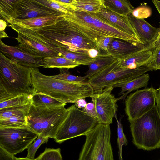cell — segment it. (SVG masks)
I'll return each mask as SVG.
<instances>
[{
  "label": "cell",
  "instance_id": "19",
  "mask_svg": "<svg viewBox=\"0 0 160 160\" xmlns=\"http://www.w3.org/2000/svg\"><path fill=\"white\" fill-rule=\"evenodd\" d=\"M64 15L41 17L23 20L10 19L7 23L28 28H38L54 24L62 18Z\"/></svg>",
  "mask_w": 160,
  "mask_h": 160
},
{
  "label": "cell",
  "instance_id": "34",
  "mask_svg": "<svg viewBox=\"0 0 160 160\" xmlns=\"http://www.w3.org/2000/svg\"><path fill=\"white\" fill-rule=\"evenodd\" d=\"M63 69L60 68V73L59 74L52 76L55 78L70 82H86L87 77L86 76H81L72 75L65 72Z\"/></svg>",
  "mask_w": 160,
  "mask_h": 160
},
{
  "label": "cell",
  "instance_id": "15",
  "mask_svg": "<svg viewBox=\"0 0 160 160\" xmlns=\"http://www.w3.org/2000/svg\"><path fill=\"white\" fill-rule=\"evenodd\" d=\"M0 52L10 59H13L23 66L36 68L43 66V58L36 57L25 52L17 46H11L4 43L0 39Z\"/></svg>",
  "mask_w": 160,
  "mask_h": 160
},
{
  "label": "cell",
  "instance_id": "38",
  "mask_svg": "<svg viewBox=\"0 0 160 160\" xmlns=\"http://www.w3.org/2000/svg\"><path fill=\"white\" fill-rule=\"evenodd\" d=\"M145 66L149 68L151 71L160 70V48L153 53L151 59Z\"/></svg>",
  "mask_w": 160,
  "mask_h": 160
},
{
  "label": "cell",
  "instance_id": "30",
  "mask_svg": "<svg viewBox=\"0 0 160 160\" xmlns=\"http://www.w3.org/2000/svg\"><path fill=\"white\" fill-rule=\"evenodd\" d=\"M18 0H0V17L7 23L9 17L14 11L15 5Z\"/></svg>",
  "mask_w": 160,
  "mask_h": 160
},
{
  "label": "cell",
  "instance_id": "32",
  "mask_svg": "<svg viewBox=\"0 0 160 160\" xmlns=\"http://www.w3.org/2000/svg\"><path fill=\"white\" fill-rule=\"evenodd\" d=\"M40 2L52 8L66 14L73 12L72 8L68 7L58 1L57 0H38Z\"/></svg>",
  "mask_w": 160,
  "mask_h": 160
},
{
  "label": "cell",
  "instance_id": "31",
  "mask_svg": "<svg viewBox=\"0 0 160 160\" xmlns=\"http://www.w3.org/2000/svg\"><path fill=\"white\" fill-rule=\"evenodd\" d=\"M36 159L37 160H63L60 148H46Z\"/></svg>",
  "mask_w": 160,
  "mask_h": 160
},
{
  "label": "cell",
  "instance_id": "43",
  "mask_svg": "<svg viewBox=\"0 0 160 160\" xmlns=\"http://www.w3.org/2000/svg\"><path fill=\"white\" fill-rule=\"evenodd\" d=\"M156 102V105L160 116V86L158 89H157V95Z\"/></svg>",
  "mask_w": 160,
  "mask_h": 160
},
{
  "label": "cell",
  "instance_id": "44",
  "mask_svg": "<svg viewBox=\"0 0 160 160\" xmlns=\"http://www.w3.org/2000/svg\"><path fill=\"white\" fill-rule=\"evenodd\" d=\"M7 26V23L4 20L0 19V31H5V29Z\"/></svg>",
  "mask_w": 160,
  "mask_h": 160
},
{
  "label": "cell",
  "instance_id": "8",
  "mask_svg": "<svg viewBox=\"0 0 160 160\" xmlns=\"http://www.w3.org/2000/svg\"><path fill=\"white\" fill-rule=\"evenodd\" d=\"M68 109V115L54 138L60 144L69 139L85 135L98 123L97 119L89 116L74 105Z\"/></svg>",
  "mask_w": 160,
  "mask_h": 160
},
{
  "label": "cell",
  "instance_id": "28",
  "mask_svg": "<svg viewBox=\"0 0 160 160\" xmlns=\"http://www.w3.org/2000/svg\"><path fill=\"white\" fill-rule=\"evenodd\" d=\"M32 96L21 94L12 98L0 102V109L4 108L17 107L32 103Z\"/></svg>",
  "mask_w": 160,
  "mask_h": 160
},
{
  "label": "cell",
  "instance_id": "14",
  "mask_svg": "<svg viewBox=\"0 0 160 160\" xmlns=\"http://www.w3.org/2000/svg\"><path fill=\"white\" fill-rule=\"evenodd\" d=\"M95 14L104 22L138 38L128 16L117 14L107 8L104 5Z\"/></svg>",
  "mask_w": 160,
  "mask_h": 160
},
{
  "label": "cell",
  "instance_id": "40",
  "mask_svg": "<svg viewBox=\"0 0 160 160\" xmlns=\"http://www.w3.org/2000/svg\"><path fill=\"white\" fill-rule=\"evenodd\" d=\"M0 160H17V157L0 147Z\"/></svg>",
  "mask_w": 160,
  "mask_h": 160
},
{
  "label": "cell",
  "instance_id": "6",
  "mask_svg": "<svg viewBox=\"0 0 160 160\" xmlns=\"http://www.w3.org/2000/svg\"><path fill=\"white\" fill-rule=\"evenodd\" d=\"M119 62L116 59L103 70L88 78L87 81L92 87L94 93H100L107 87H119L151 71L145 65L135 68H119L117 66Z\"/></svg>",
  "mask_w": 160,
  "mask_h": 160
},
{
  "label": "cell",
  "instance_id": "21",
  "mask_svg": "<svg viewBox=\"0 0 160 160\" xmlns=\"http://www.w3.org/2000/svg\"><path fill=\"white\" fill-rule=\"evenodd\" d=\"M149 79V74L145 73L123 84L119 87L121 88V90L119 95L123 94L122 97L124 98L130 92L142 87H146L148 84Z\"/></svg>",
  "mask_w": 160,
  "mask_h": 160
},
{
  "label": "cell",
  "instance_id": "45",
  "mask_svg": "<svg viewBox=\"0 0 160 160\" xmlns=\"http://www.w3.org/2000/svg\"><path fill=\"white\" fill-rule=\"evenodd\" d=\"M152 2L160 15V1L157 0H153Z\"/></svg>",
  "mask_w": 160,
  "mask_h": 160
},
{
  "label": "cell",
  "instance_id": "22",
  "mask_svg": "<svg viewBox=\"0 0 160 160\" xmlns=\"http://www.w3.org/2000/svg\"><path fill=\"white\" fill-rule=\"evenodd\" d=\"M104 5L110 10L123 15L128 16L134 8L129 1L127 0H104Z\"/></svg>",
  "mask_w": 160,
  "mask_h": 160
},
{
  "label": "cell",
  "instance_id": "10",
  "mask_svg": "<svg viewBox=\"0 0 160 160\" xmlns=\"http://www.w3.org/2000/svg\"><path fill=\"white\" fill-rule=\"evenodd\" d=\"M157 90L153 87L137 90L125 99V110L129 121L140 117L156 105Z\"/></svg>",
  "mask_w": 160,
  "mask_h": 160
},
{
  "label": "cell",
  "instance_id": "17",
  "mask_svg": "<svg viewBox=\"0 0 160 160\" xmlns=\"http://www.w3.org/2000/svg\"><path fill=\"white\" fill-rule=\"evenodd\" d=\"M138 38L144 44H150L156 37L158 28H156L144 19L133 16L131 13L128 15Z\"/></svg>",
  "mask_w": 160,
  "mask_h": 160
},
{
  "label": "cell",
  "instance_id": "11",
  "mask_svg": "<svg viewBox=\"0 0 160 160\" xmlns=\"http://www.w3.org/2000/svg\"><path fill=\"white\" fill-rule=\"evenodd\" d=\"M64 14L40 2L38 0H18L14 11L10 16L8 21L10 19L23 20Z\"/></svg>",
  "mask_w": 160,
  "mask_h": 160
},
{
  "label": "cell",
  "instance_id": "4",
  "mask_svg": "<svg viewBox=\"0 0 160 160\" xmlns=\"http://www.w3.org/2000/svg\"><path fill=\"white\" fill-rule=\"evenodd\" d=\"M129 122L133 142L138 148L149 151L160 148V116L156 105Z\"/></svg>",
  "mask_w": 160,
  "mask_h": 160
},
{
  "label": "cell",
  "instance_id": "7",
  "mask_svg": "<svg viewBox=\"0 0 160 160\" xmlns=\"http://www.w3.org/2000/svg\"><path fill=\"white\" fill-rule=\"evenodd\" d=\"M90 13L78 21L77 28L92 41L96 42L102 37H109L131 43L144 44L138 38L101 20L95 13Z\"/></svg>",
  "mask_w": 160,
  "mask_h": 160
},
{
  "label": "cell",
  "instance_id": "9",
  "mask_svg": "<svg viewBox=\"0 0 160 160\" xmlns=\"http://www.w3.org/2000/svg\"><path fill=\"white\" fill-rule=\"evenodd\" d=\"M38 135L28 127L0 128V147L14 155L27 149Z\"/></svg>",
  "mask_w": 160,
  "mask_h": 160
},
{
  "label": "cell",
  "instance_id": "3",
  "mask_svg": "<svg viewBox=\"0 0 160 160\" xmlns=\"http://www.w3.org/2000/svg\"><path fill=\"white\" fill-rule=\"evenodd\" d=\"M65 106L45 107L32 104L26 117L28 127L38 136L54 139L68 114Z\"/></svg>",
  "mask_w": 160,
  "mask_h": 160
},
{
  "label": "cell",
  "instance_id": "37",
  "mask_svg": "<svg viewBox=\"0 0 160 160\" xmlns=\"http://www.w3.org/2000/svg\"><path fill=\"white\" fill-rule=\"evenodd\" d=\"M131 13L136 18L144 19L150 16L152 11L150 8L148 6H141L133 9Z\"/></svg>",
  "mask_w": 160,
  "mask_h": 160
},
{
  "label": "cell",
  "instance_id": "16",
  "mask_svg": "<svg viewBox=\"0 0 160 160\" xmlns=\"http://www.w3.org/2000/svg\"><path fill=\"white\" fill-rule=\"evenodd\" d=\"M150 44L131 43L125 41L114 38L108 48V53L110 56L122 61L133 54L149 47Z\"/></svg>",
  "mask_w": 160,
  "mask_h": 160
},
{
  "label": "cell",
  "instance_id": "27",
  "mask_svg": "<svg viewBox=\"0 0 160 160\" xmlns=\"http://www.w3.org/2000/svg\"><path fill=\"white\" fill-rule=\"evenodd\" d=\"M32 103L23 106L11 107L0 109V120L13 116L26 117Z\"/></svg>",
  "mask_w": 160,
  "mask_h": 160
},
{
  "label": "cell",
  "instance_id": "26",
  "mask_svg": "<svg viewBox=\"0 0 160 160\" xmlns=\"http://www.w3.org/2000/svg\"><path fill=\"white\" fill-rule=\"evenodd\" d=\"M55 51L61 53L62 57L68 59L77 61L80 64L89 66L96 58H92L88 54L70 52L61 49L56 48Z\"/></svg>",
  "mask_w": 160,
  "mask_h": 160
},
{
  "label": "cell",
  "instance_id": "25",
  "mask_svg": "<svg viewBox=\"0 0 160 160\" xmlns=\"http://www.w3.org/2000/svg\"><path fill=\"white\" fill-rule=\"evenodd\" d=\"M32 104L36 106L56 107L65 106L61 101L42 93L35 92L32 98Z\"/></svg>",
  "mask_w": 160,
  "mask_h": 160
},
{
  "label": "cell",
  "instance_id": "39",
  "mask_svg": "<svg viewBox=\"0 0 160 160\" xmlns=\"http://www.w3.org/2000/svg\"><path fill=\"white\" fill-rule=\"evenodd\" d=\"M82 110L89 116L97 119L96 109L94 102L92 101V102L87 103Z\"/></svg>",
  "mask_w": 160,
  "mask_h": 160
},
{
  "label": "cell",
  "instance_id": "29",
  "mask_svg": "<svg viewBox=\"0 0 160 160\" xmlns=\"http://www.w3.org/2000/svg\"><path fill=\"white\" fill-rule=\"evenodd\" d=\"M28 127L26 117L13 116L0 120V128Z\"/></svg>",
  "mask_w": 160,
  "mask_h": 160
},
{
  "label": "cell",
  "instance_id": "12",
  "mask_svg": "<svg viewBox=\"0 0 160 160\" xmlns=\"http://www.w3.org/2000/svg\"><path fill=\"white\" fill-rule=\"evenodd\" d=\"M113 88V87L106 88L102 92L94 93L91 97L92 101L95 104L99 123L110 125L113 118L117 117L118 107L117 102L122 98H116L111 94Z\"/></svg>",
  "mask_w": 160,
  "mask_h": 160
},
{
  "label": "cell",
  "instance_id": "36",
  "mask_svg": "<svg viewBox=\"0 0 160 160\" xmlns=\"http://www.w3.org/2000/svg\"><path fill=\"white\" fill-rule=\"evenodd\" d=\"M113 39L109 37H104L100 38L96 42L97 48L99 52V55H109L108 48Z\"/></svg>",
  "mask_w": 160,
  "mask_h": 160
},
{
  "label": "cell",
  "instance_id": "5",
  "mask_svg": "<svg viewBox=\"0 0 160 160\" xmlns=\"http://www.w3.org/2000/svg\"><path fill=\"white\" fill-rule=\"evenodd\" d=\"M85 136L78 160H114L110 125L98 123Z\"/></svg>",
  "mask_w": 160,
  "mask_h": 160
},
{
  "label": "cell",
  "instance_id": "33",
  "mask_svg": "<svg viewBox=\"0 0 160 160\" xmlns=\"http://www.w3.org/2000/svg\"><path fill=\"white\" fill-rule=\"evenodd\" d=\"M117 122L118 144L119 149L118 154L119 160H122V148L123 145H127L128 141L124 134L122 124L121 122V118L118 120L117 117L115 118Z\"/></svg>",
  "mask_w": 160,
  "mask_h": 160
},
{
  "label": "cell",
  "instance_id": "18",
  "mask_svg": "<svg viewBox=\"0 0 160 160\" xmlns=\"http://www.w3.org/2000/svg\"><path fill=\"white\" fill-rule=\"evenodd\" d=\"M151 44L148 48L133 54L124 60H119L118 67L135 68L146 65L152 55Z\"/></svg>",
  "mask_w": 160,
  "mask_h": 160
},
{
  "label": "cell",
  "instance_id": "23",
  "mask_svg": "<svg viewBox=\"0 0 160 160\" xmlns=\"http://www.w3.org/2000/svg\"><path fill=\"white\" fill-rule=\"evenodd\" d=\"M44 68H58L71 69L79 66L77 62L71 60L63 57H47L43 58Z\"/></svg>",
  "mask_w": 160,
  "mask_h": 160
},
{
  "label": "cell",
  "instance_id": "41",
  "mask_svg": "<svg viewBox=\"0 0 160 160\" xmlns=\"http://www.w3.org/2000/svg\"><path fill=\"white\" fill-rule=\"evenodd\" d=\"M151 47L153 53L160 48V27L158 28V31L156 37L152 43Z\"/></svg>",
  "mask_w": 160,
  "mask_h": 160
},
{
  "label": "cell",
  "instance_id": "2",
  "mask_svg": "<svg viewBox=\"0 0 160 160\" xmlns=\"http://www.w3.org/2000/svg\"><path fill=\"white\" fill-rule=\"evenodd\" d=\"M32 68L0 52V102L19 95L33 96L35 92L32 82Z\"/></svg>",
  "mask_w": 160,
  "mask_h": 160
},
{
  "label": "cell",
  "instance_id": "46",
  "mask_svg": "<svg viewBox=\"0 0 160 160\" xmlns=\"http://www.w3.org/2000/svg\"><path fill=\"white\" fill-rule=\"evenodd\" d=\"M7 34L5 33V31H0V38L1 39L3 38H9Z\"/></svg>",
  "mask_w": 160,
  "mask_h": 160
},
{
  "label": "cell",
  "instance_id": "24",
  "mask_svg": "<svg viewBox=\"0 0 160 160\" xmlns=\"http://www.w3.org/2000/svg\"><path fill=\"white\" fill-rule=\"evenodd\" d=\"M104 0H73L74 12L96 13L104 5Z\"/></svg>",
  "mask_w": 160,
  "mask_h": 160
},
{
  "label": "cell",
  "instance_id": "35",
  "mask_svg": "<svg viewBox=\"0 0 160 160\" xmlns=\"http://www.w3.org/2000/svg\"><path fill=\"white\" fill-rule=\"evenodd\" d=\"M48 139V138L38 136L37 139L28 147V154L26 158L30 159H34L35 154L38 149L42 144L47 142Z\"/></svg>",
  "mask_w": 160,
  "mask_h": 160
},
{
  "label": "cell",
  "instance_id": "20",
  "mask_svg": "<svg viewBox=\"0 0 160 160\" xmlns=\"http://www.w3.org/2000/svg\"><path fill=\"white\" fill-rule=\"evenodd\" d=\"M116 59L109 55H101L97 57L89 66L85 75L89 78L99 72L114 62Z\"/></svg>",
  "mask_w": 160,
  "mask_h": 160
},
{
  "label": "cell",
  "instance_id": "13",
  "mask_svg": "<svg viewBox=\"0 0 160 160\" xmlns=\"http://www.w3.org/2000/svg\"><path fill=\"white\" fill-rule=\"evenodd\" d=\"M15 39L19 44L17 46L22 51L31 56L44 58L62 57L61 53L47 47L38 41L18 32Z\"/></svg>",
  "mask_w": 160,
  "mask_h": 160
},
{
  "label": "cell",
  "instance_id": "47",
  "mask_svg": "<svg viewBox=\"0 0 160 160\" xmlns=\"http://www.w3.org/2000/svg\"><path fill=\"white\" fill-rule=\"evenodd\" d=\"M17 160H37V159H35L33 160L30 159L25 158H17Z\"/></svg>",
  "mask_w": 160,
  "mask_h": 160
},
{
  "label": "cell",
  "instance_id": "42",
  "mask_svg": "<svg viewBox=\"0 0 160 160\" xmlns=\"http://www.w3.org/2000/svg\"><path fill=\"white\" fill-rule=\"evenodd\" d=\"M74 103V105L79 109L83 108L87 104L85 98L78 99Z\"/></svg>",
  "mask_w": 160,
  "mask_h": 160
},
{
  "label": "cell",
  "instance_id": "1",
  "mask_svg": "<svg viewBox=\"0 0 160 160\" xmlns=\"http://www.w3.org/2000/svg\"><path fill=\"white\" fill-rule=\"evenodd\" d=\"M32 82L35 92L42 93L62 102L75 103L79 99L91 98L94 90L88 82H70L45 75L32 68Z\"/></svg>",
  "mask_w": 160,
  "mask_h": 160
}]
</instances>
